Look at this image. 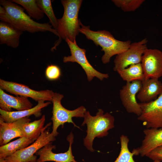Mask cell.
Segmentation results:
<instances>
[{
	"instance_id": "obj_12",
	"label": "cell",
	"mask_w": 162,
	"mask_h": 162,
	"mask_svg": "<svg viewBox=\"0 0 162 162\" xmlns=\"http://www.w3.org/2000/svg\"><path fill=\"white\" fill-rule=\"evenodd\" d=\"M142 86V82L140 80L127 82L119 92L120 98L126 111L138 116L141 114V110L139 103L137 102L136 95Z\"/></svg>"
},
{
	"instance_id": "obj_7",
	"label": "cell",
	"mask_w": 162,
	"mask_h": 162,
	"mask_svg": "<svg viewBox=\"0 0 162 162\" xmlns=\"http://www.w3.org/2000/svg\"><path fill=\"white\" fill-rule=\"evenodd\" d=\"M65 40L70 49L71 55L64 57V62H75L79 64L85 71L89 82L91 81L95 77L101 81L109 77L108 74L101 73L93 67L86 58V50L80 48L77 44L76 40L73 42L68 38Z\"/></svg>"
},
{
	"instance_id": "obj_27",
	"label": "cell",
	"mask_w": 162,
	"mask_h": 162,
	"mask_svg": "<svg viewBox=\"0 0 162 162\" xmlns=\"http://www.w3.org/2000/svg\"><path fill=\"white\" fill-rule=\"evenodd\" d=\"M46 77L50 80H55L58 79L61 75L60 68L58 66L51 64L48 65L45 70Z\"/></svg>"
},
{
	"instance_id": "obj_17",
	"label": "cell",
	"mask_w": 162,
	"mask_h": 162,
	"mask_svg": "<svg viewBox=\"0 0 162 162\" xmlns=\"http://www.w3.org/2000/svg\"><path fill=\"white\" fill-rule=\"evenodd\" d=\"M136 97L142 103L152 101L162 93V83L158 79L150 78L144 80Z\"/></svg>"
},
{
	"instance_id": "obj_18",
	"label": "cell",
	"mask_w": 162,
	"mask_h": 162,
	"mask_svg": "<svg viewBox=\"0 0 162 162\" xmlns=\"http://www.w3.org/2000/svg\"><path fill=\"white\" fill-rule=\"evenodd\" d=\"M50 104V102L39 101L35 106L28 110L20 111L7 112L0 109V118L5 122H11L32 115L38 117L41 115L42 109Z\"/></svg>"
},
{
	"instance_id": "obj_25",
	"label": "cell",
	"mask_w": 162,
	"mask_h": 162,
	"mask_svg": "<svg viewBox=\"0 0 162 162\" xmlns=\"http://www.w3.org/2000/svg\"><path fill=\"white\" fill-rule=\"evenodd\" d=\"M37 3L40 9L49 18L53 28L57 31L58 19L54 13L50 0H37Z\"/></svg>"
},
{
	"instance_id": "obj_28",
	"label": "cell",
	"mask_w": 162,
	"mask_h": 162,
	"mask_svg": "<svg viewBox=\"0 0 162 162\" xmlns=\"http://www.w3.org/2000/svg\"><path fill=\"white\" fill-rule=\"evenodd\" d=\"M154 161H162V146L153 149L146 156Z\"/></svg>"
},
{
	"instance_id": "obj_23",
	"label": "cell",
	"mask_w": 162,
	"mask_h": 162,
	"mask_svg": "<svg viewBox=\"0 0 162 162\" xmlns=\"http://www.w3.org/2000/svg\"><path fill=\"white\" fill-rule=\"evenodd\" d=\"M12 2L21 6L31 17L39 20L44 17V13L38 7L37 0H11Z\"/></svg>"
},
{
	"instance_id": "obj_11",
	"label": "cell",
	"mask_w": 162,
	"mask_h": 162,
	"mask_svg": "<svg viewBox=\"0 0 162 162\" xmlns=\"http://www.w3.org/2000/svg\"><path fill=\"white\" fill-rule=\"evenodd\" d=\"M144 80L158 79L162 76V52L157 49L147 48L141 62Z\"/></svg>"
},
{
	"instance_id": "obj_8",
	"label": "cell",
	"mask_w": 162,
	"mask_h": 162,
	"mask_svg": "<svg viewBox=\"0 0 162 162\" xmlns=\"http://www.w3.org/2000/svg\"><path fill=\"white\" fill-rule=\"evenodd\" d=\"M148 42L147 39L145 38L139 41L131 43L126 50L117 55L114 61L113 70L116 72L131 64L141 63L142 56L148 48Z\"/></svg>"
},
{
	"instance_id": "obj_30",
	"label": "cell",
	"mask_w": 162,
	"mask_h": 162,
	"mask_svg": "<svg viewBox=\"0 0 162 162\" xmlns=\"http://www.w3.org/2000/svg\"><path fill=\"white\" fill-rule=\"evenodd\" d=\"M153 162H161L158 161H154Z\"/></svg>"
},
{
	"instance_id": "obj_5",
	"label": "cell",
	"mask_w": 162,
	"mask_h": 162,
	"mask_svg": "<svg viewBox=\"0 0 162 162\" xmlns=\"http://www.w3.org/2000/svg\"><path fill=\"white\" fill-rule=\"evenodd\" d=\"M63 94L54 93L52 100V115L51 118L52 122V134L56 136L58 134L57 130L60 125L63 127L65 123H71L74 126L78 127L72 121L74 117L83 118L86 111V108L81 106L72 110H68L64 107L61 104V101L64 98Z\"/></svg>"
},
{
	"instance_id": "obj_4",
	"label": "cell",
	"mask_w": 162,
	"mask_h": 162,
	"mask_svg": "<svg viewBox=\"0 0 162 162\" xmlns=\"http://www.w3.org/2000/svg\"><path fill=\"white\" fill-rule=\"evenodd\" d=\"M84 120L82 125L85 124L87 125V134L84 139L85 146L92 152L94 151L92 147L94 138L102 137L107 136L108 131L114 127V118L108 112L104 114L101 109H99L96 116H91L88 111L84 114Z\"/></svg>"
},
{
	"instance_id": "obj_16",
	"label": "cell",
	"mask_w": 162,
	"mask_h": 162,
	"mask_svg": "<svg viewBox=\"0 0 162 162\" xmlns=\"http://www.w3.org/2000/svg\"><path fill=\"white\" fill-rule=\"evenodd\" d=\"M33 105L28 98L22 96L16 97L6 93L0 88V108L7 112L12 111V109L18 111L28 110L32 108Z\"/></svg>"
},
{
	"instance_id": "obj_1",
	"label": "cell",
	"mask_w": 162,
	"mask_h": 162,
	"mask_svg": "<svg viewBox=\"0 0 162 162\" xmlns=\"http://www.w3.org/2000/svg\"><path fill=\"white\" fill-rule=\"evenodd\" d=\"M0 20L22 31L31 33L49 31L58 36L57 31L49 23H40L24 12L25 9L11 0L0 1Z\"/></svg>"
},
{
	"instance_id": "obj_2",
	"label": "cell",
	"mask_w": 162,
	"mask_h": 162,
	"mask_svg": "<svg viewBox=\"0 0 162 162\" xmlns=\"http://www.w3.org/2000/svg\"><path fill=\"white\" fill-rule=\"evenodd\" d=\"M90 28V26H85L80 21L79 33L85 35L88 39L92 40L96 46L101 47V50L104 52L101 58L104 64L108 63L113 56L125 51L131 44L129 40L122 41L116 39L108 31H94L91 30Z\"/></svg>"
},
{
	"instance_id": "obj_22",
	"label": "cell",
	"mask_w": 162,
	"mask_h": 162,
	"mask_svg": "<svg viewBox=\"0 0 162 162\" xmlns=\"http://www.w3.org/2000/svg\"><path fill=\"white\" fill-rule=\"evenodd\" d=\"M116 72L122 80L126 82L137 80L142 81L144 80L141 63L131 64Z\"/></svg>"
},
{
	"instance_id": "obj_6",
	"label": "cell",
	"mask_w": 162,
	"mask_h": 162,
	"mask_svg": "<svg viewBox=\"0 0 162 162\" xmlns=\"http://www.w3.org/2000/svg\"><path fill=\"white\" fill-rule=\"evenodd\" d=\"M49 122L45 126L39 137L33 143L6 157L8 162H37V157L35 155L40 149L48 143L56 140L55 136L47 129L51 124Z\"/></svg>"
},
{
	"instance_id": "obj_26",
	"label": "cell",
	"mask_w": 162,
	"mask_h": 162,
	"mask_svg": "<svg viewBox=\"0 0 162 162\" xmlns=\"http://www.w3.org/2000/svg\"><path fill=\"white\" fill-rule=\"evenodd\" d=\"M117 7L125 12L134 11L145 1L144 0H112Z\"/></svg>"
},
{
	"instance_id": "obj_20",
	"label": "cell",
	"mask_w": 162,
	"mask_h": 162,
	"mask_svg": "<svg viewBox=\"0 0 162 162\" xmlns=\"http://www.w3.org/2000/svg\"><path fill=\"white\" fill-rule=\"evenodd\" d=\"M35 140L22 136L0 147V158H5L33 143Z\"/></svg>"
},
{
	"instance_id": "obj_3",
	"label": "cell",
	"mask_w": 162,
	"mask_h": 162,
	"mask_svg": "<svg viewBox=\"0 0 162 162\" xmlns=\"http://www.w3.org/2000/svg\"><path fill=\"white\" fill-rule=\"evenodd\" d=\"M64 8L62 17L58 19L57 30L59 39L52 50L56 49L61 43L62 39H68L73 42L79 34L80 21L78 18L80 9L82 2V0H62Z\"/></svg>"
},
{
	"instance_id": "obj_9",
	"label": "cell",
	"mask_w": 162,
	"mask_h": 162,
	"mask_svg": "<svg viewBox=\"0 0 162 162\" xmlns=\"http://www.w3.org/2000/svg\"><path fill=\"white\" fill-rule=\"evenodd\" d=\"M139 104L141 113L138 119L146 128H162V93L155 99Z\"/></svg>"
},
{
	"instance_id": "obj_24",
	"label": "cell",
	"mask_w": 162,
	"mask_h": 162,
	"mask_svg": "<svg viewBox=\"0 0 162 162\" xmlns=\"http://www.w3.org/2000/svg\"><path fill=\"white\" fill-rule=\"evenodd\" d=\"M129 139L128 137L122 134L120 137L121 148L118 157L114 162H136L133 159L134 155L128 148Z\"/></svg>"
},
{
	"instance_id": "obj_13",
	"label": "cell",
	"mask_w": 162,
	"mask_h": 162,
	"mask_svg": "<svg viewBox=\"0 0 162 162\" xmlns=\"http://www.w3.org/2000/svg\"><path fill=\"white\" fill-rule=\"evenodd\" d=\"M74 135L71 132L68 136L67 140L69 143L68 150L65 152L59 153H53L52 150L55 146L49 143L39 150L35 154L39 156L37 162L53 161L55 162H77L74 159L72 151V145L74 141Z\"/></svg>"
},
{
	"instance_id": "obj_14",
	"label": "cell",
	"mask_w": 162,
	"mask_h": 162,
	"mask_svg": "<svg viewBox=\"0 0 162 162\" xmlns=\"http://www.w3.org/2000/svg\"><path fill=\"white\" fill-rule=\"evenodd\" d=\"M143 132L145 136L141 145L132 150L135 155L144 156L153 149L162 146V128H146Z\"/></svg>"
},
{
	"instance_id": "obj_15",
	"label": "cell",
	"mask_w": 162,
	"mask_h": 162,
	"mask_svg": "<svg viewBox=\"0 0 162 162\" xmlns=\"http://www.w3.org/2000/svg\"><path fill=\"white\" fill-rule=\"evenodd\" d=\"M31 119L26 117L11 122H7L0 118V145L7 144L12 139L23 136L22 128Z\"/></svg>"
},
{
	"instance_id": "obj_19",
	"label": "cell",
	"mask_w": 162,
	"mask_h": 162,
	"mask_svg": "<svg viewBox=\"0 0 162 162\" xmlns=\"http://www.w3.org/2000/svg\"><path fill=\"white\" fill-rule=\"evenodd\" d=\"M23 32L11 24L0 22V44H5L14 48L18 47L20 36Z\"/></svg>"
},
{
	"instance_id": "obj_29",
	"label": "cell",
	"mask_w": 162,
	"mask_h": 162,
	"mask_svg": "<svg viewBox=\"0 0 162 162\" xmlns=\"http://www.w3.org/2000/svg\"><path fill=\"white\" fill-rule=\"evenodd\" d=\"M0 162H8L6 161L4 158H0Z\"/></svg>"
},
{
	"instance_id": "obj_21",
	"label": "cell",
	"mask_w": 162,
	"mask_h": 162,
	"mask_svg": "<svg viewBox=\"0 0 162 162\" xmlns=\"http://www.w3.org/2000/svg\"><path fill=\"white\" fill-rule=\"evenodd\" d=\"M45 121V116L44 115L38 120L25 123L22 129L23 136L30 139L36 140L44 128Z\"/></svg>"
},
{
	"instance_id": "obj_10",
	"label": "cell",
	"mask_w": 162,
	"mask_h": 162,
	"mask_svg": "<svg viewBox=\"0 0 162 162\" xmlns=\"http://www.w3.org/2000/svg\"><path fill=\"white\" fill-rule=\"evenodd\" d=\"M0 88L16 96L30 98L36 101H52L54 93L52 90L38 91L24 85L0 79Z\"/></svg>"
}]
</instances>
